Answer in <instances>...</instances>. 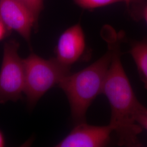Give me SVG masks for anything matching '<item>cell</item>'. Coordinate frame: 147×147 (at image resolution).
<instances>
[{
    "label": "cell",
    "mask_w": 147,
    "mask_h": 147,
    "mask_svg": "<svg viewBox=\"0 0 147 147\" xmlns=\"http://www.w3.org/2000/svg\"><path fill=\"white\" fill-rule=\"evenodd\" d=\"M102 36L111 53L110 64L106 76L102 93L109 100L111 110L110 125L121 147H142L138 138L143 129L134 118L140 102L137 99L121 61V43L124 34L116 32L111 27H106Z\"/></svg>",
    "instance_id": "cell-1"
},
{
    "label": "cell",
    "mask_w": 147,
    "mask_h": 147,
    "mask_svg": "<svg viewBox=\"0 0 147 147\" xmlns=\"http://www.w3.org/2000/svg\"><path fill=\"white\" fill-rule=\"evenodd\" d=\"M111 59V53L108 49L94 63L76 73L69 74L58 84L68 98L75 125L86 121V113L89 106L102 93Z\"/></svg>",
    "instance_id": "cell-2"
},
{
    "label": "cell",
    "mask_w": 147,
    "mask_h": 147,
    "mask_svg": "<svg viewBox=\"0 0 147 147\" xmlns=\"http://www.w3.org/2000/svg\"><path fill=\"white\" fill-rule=\"evenodd\" d=\"M25 68L24 92L28 104L33 107L44 95L70 73L71 67L55 58L49 59L31 53L23 59Z\"/></svg>",
    "instance_id": "cell-3"
},
{
    "label": "cell",
    "mask_w": 147,
    "mask_h": 147,
    "mask_svg": "<svg viewBox=\"0 0 147 147\" xmlns=\"http://www.w3.org/2000/svg\"><path fill=\"white\" fill-rule=\"evenodd\" d=\"M19 48V44L15 40L4 45L0 69V104L17 101L24 92L25 68Z\"/></svg>",
    "instance_id": "cell-4"
},
{
    "label": "cell",
    "mask_w": 147,
    "mask_h": 147,
    "mask_svg": "<svg viewBox=\"0 0 147 147\" xmlns=\"http://www.w3.org/2000/svg\"><path fill=\"white\" fill-rule=\"evenodd\" d=\"M0 19L10 31L16 32L28 42L32 29L38 26L31 11L20 0H0Z\"/></svg>",
    "instance_id": "cell-5"
},
{
    "label": "cell",
    "mask_w": 147,
    "mask_h": 147,
    "mask_svg": "<svg viewBox=\"0 0 147 147\" xmlns=\"http://www.w3.org/2000/svg\"><path fill=\"white\" fill-rule=\"evenodd\" d=\"M113 127L89 125L85 122L75 124L68 135L57 143V147H102L110 141Z\"/></svg>",
    "instance_id": "cell-6"
},
{
    "label": "cell",
    "mask_w": 147,
    "mask_h": 147,
    "mask_svg": "<svg viewBox=\"0 0 147 147\" xmlns=\"http://www.w3.org/2000/svg\"><path fill=\"white\" fill-rule=\"evenodd\" d=\"M86 49L84 32L78 23L69 27L60 36L55 49V58L60 63L71 67L84 58Z\"/></svg>",
    "instance_id": "cell-7"
},
{
    "label": "cell",
    "mask_w": 147,
    "mask_h": 147,
    "mask_svg": "<svg viewBox=\"0 0 147 147\" xmlns=\"http://www.w3.org/2000/svg\"><path fill=\"white\" fill-rule=\"evenodd\" d=\"M129 53L136 65L140 78L147 89V37L132 42Z\"/></svg>",
    "instance_id": "cell-8"
},
{
    "label": "cell",
    "mask_w": 147,
    "mask_h": 147,
    "mask_svg": "<svg viewBox=\"0 0 147 147\" xmlns=\"http://www.w3.org/2000/svg\"><path fill=\"white\" fill-rule=\"evenodd\" d=\"M80 7L87 9H92L117 2H124V0H74Z\"/></svg>",
    "instance_id": "cell-9"
},
{
    "label": "cell",
    "mask_w": 147,
    "mask_h": 147,
    "mask_svg": "<svg viewBox=\"0 0 147 147\" xmlns=\"http://www.w3.org/2000/svg\"><path fill=\"white\" fill-rule=\"evenodd\" d=\"M134 118L142 129L147 130V107L139 102L134 112Z\"/></svg>",
    "instance_id": "cell-10"
},
{
    "label": "cell",
    "mask_w": 147,
    "mask_h": 147,
    "mask_svg": "<svg viewBox=\"0 0 147 147\" xmlns=\"http://www.w3.org/2000/svg\"><path fill=\"white\" fill-rule=\"evenodd\" d=\"M31 11L35 19L38 18L43 8V0H20Z\"/></svg>",
    "instance_id": "cell-11"
},
{
    "label": "cell",
    "mask_w": 147,
    "mask_h": 147,
    "mask_svg": "<svg viewBox=\"0 0 147 147\" xmlns=\"http://www.w3.org/2000/svg\"><path fill=\"white\" fill-rule=\"evenodd\" d=\"M10 31L6 27L3 22L0 19V41L2 40L8 34Z\"/></svg>",
    "instance_id": "cell-12"
},
{
    "label": "cell",
    "mask_w": 147,
    "mask_h": 147,
    "mask_svg": "<svg viewBox=\"0 0 147 147\" xmlns=\"http://www.w3.org/2000/svg\"><path fill=\"white\" fill-rule=\"evenodd\" d=\"M5 138L2 132L0 130V147H5Z\"/></svg>",
    "instance_id": "cell-13"
},
{
    "label": "cell",
    "mask_w": 147,
    "mask_h": 147,
    "mask_svg": "<svg viewBox=\"0 0 147 147\" xmlns=\"http://www.w3.org/2000/svg\"><path fill=\"white\" fill-rule=\"evenodd\" d=\"M142 16H143V19H144V20H145L146 22L147 23V5H146L145 7H144V8L143 9Z\"/></svg>",
    "instance_id": "cell-14"
},
{
    "label": "cell",
    "mask_w": 147,
    "mask_h": 147,
    "mask_svg": "<svg viewBox=\"0 0 147 147\" xmlns=\"http://www.w3.org/2000/svg\"><path fill=\"white\" fill-rule=\"evenodd\" d=\"M130 2H131V0H124V2L127 4V5H129V3H130Z\"/></svg>",
    "instance_id": "cell-15"
}]
</instances>
